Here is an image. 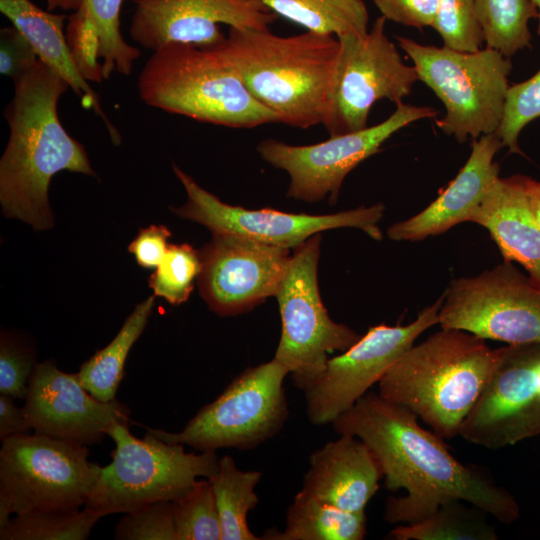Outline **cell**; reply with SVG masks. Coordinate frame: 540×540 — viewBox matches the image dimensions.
<instances>
[{"mask_svg":"<svg viewBox=\"0 0 540 540\" xmlns=\"http://www.w3.org/2000/svg\"><path fill=\"white\" fill-rule=\"evenodd\" d=\"M331 424L337 434L355 436L368 446L388 490L406 491L386 500V522L413 523L452 500L465 501L501 523L518 519L519 505L509 491L458 461L443 439L419 425L417 415L378 393L367 392Z\"/></svg>","mask_w":540,"mask_h":540,"instance_id":"1","label":"cell"},{"mask_svg":"<svg viewBox=\"0 0 540 540\" xmlns=\"http://www.w3.org/2000/svg\"><path fill=\"white\" fill-rule=\"evenodd\" d=\"M14 82L5 109L10 134L0 160V203L8 218L35 230L54 225L48 189L62 171L95 176L84 146L59 120L57 106L69 84L40 59Z\"/></svg>","mask_w":540,"mask_h":540,"instance_id":"2","label":"cell"},{"mask_svg":"<svg viewBox=\"0 0 540 540\" xmlns=\"http://www.w3.org/2000/svg\"><path fill=\"white\" fill-rule=\"evenodd\" d=\"M214 48L279 123L303 129L323 123L338 38L310 31L283 37L268 27H231Z\"/></svg>","mask_w":540,"mask_h":540,"instance_id":"3","label":"cell"},{"mask_svg":"<svg viewBox=\"0 0 540 540\" xmlns=\"http://www.w3.org/2000/svg\"><path fill=\"white\" fill-rule=\"evenodd\" d=\"M496 349L470 332L441 328L413 344L378 383L385 400L412 411L441 439L459 436L496 363Z\"/></svg>","mask_w":540,"mask_h":540,"instance_id":"4","label":"cell"},{"mask_svg":"<svg viewBox=\"0 0 540 540\" xmlns=\"http://www.w3.org/2000/svg\"><path fill=\"white\" fill-rule=\"evenodd\" d=\"M137 88L147 105L200 122L232 128L279 123L214 47L161 46L145 63Z\"/></svg>","mask_w":540,"mask_h":540,"instance_id":"5","label":"cell"},{"mask_svg":"<svg viewBox=\"0 0 540 540\" xmlns=\"http://www.w3.org/2000/svg\"><path fill=\"white\" fill-rule=\"evenodd\" d=\"M106 434L115 443L112 461L99 466L84 505L101 517L156 501H175L199 477L210 478L218 470L216 451L186 452L183 443H168L149 432L140 439L130 432L129 422L112 423Z\"/></svg>","mask_w":540,"mask_h":540,"instance_id":"6","label":"cell"},{"mask_svg":"<svg viewBox=\"0 0 540 540\" xmlns=\"http://www.w3.org/2000/svg\"><path fill=\"white\" fill-rule=\"evenodd\" d=\"M422 81L441 100L437 127L459 142L494 134L501 122L512 70L510 57L486 46L474 52L420 44L396 36Z\"/></svg>","mask_w":540,"mask_h":540,"instance_id":"7","label":"cell"},{"mask_svg":"<svg viewBox=\"0 0 540 540\" xmlns=\"http://www.w3.org/2000/svg\"><path fill=\"white\" fill-rule=\"evenodd\" d=\"M1 441L0 529L12 514L84 507L99 472L87 445L35 431Z\"/></svg>","mask_w":540,"mask_h":540,"instance_id":"8","label":"cell"},{"mask_svg":"<svg viewBox=\"0 0 540 540\" xmlns=\"http://www.w3.org/2000/svg\"><path fill=\"white\" fill-rule=\"evenodd\" d=\"M288 370L276 359L237 375L211 403L203 406L181 431L147 428L168 443H183L199 452L220 448L250 450L284 427L288 403L284 379Z\"/></svg>","mask_w":540,"mask_h":540,"instance_id":"9","label":"cell"},{"mask_svg":"<svg viewBox=\"0 0 540 540\" xmlns=\"http://www.w3.org/2000/svg\"><path fill=\"white\" fill-rule=\"evenodd\" d=\"M320 243L318 233L294 248L275 295L282 330L274 359L302 391L324 371L330 353L346 351L361 337L333 321L323 305L317 275Z\"/></svg>","mask_w":540,"mask_h":540,"instance_id":"10","label":"cell"},{"mask_svg":"<svg viewBox=\"0 0 540 540\" xmlns=\"http://www.w3.org/2000/svg\"><path fill=\"white\" fill-rule=\"evenodd\" d=\"M386 18L378 17L363 36L339 37V52L322 125L329 136L359 131L368 125L372 106L387 99L396 105L418 81L397 46L388 38Z\"/></svg>","mask_w":540,"mask_h":540,"instance_id":"11","label":"cell"},{"mask_svg":"<svg viewBox=\"0 0 540 540\" xmlns=\"http://www.w3.org/2000/svg\"><path fill=\"white\" fill-rule=\"evenodd\" d=\"M443 295L441 328L507 344L540 343V286L512 262L453 280Z\"/></svg>","mask_w":540,"mask_h":540,"instance_id":"12","label":"cell"},{"mask_svg":"<svg viewBox=\"0 0 540 540\" xmlns=\"http://www.w3.org/2000/svg\"><path fill=\"white\" fill-rule=\"evenodd\" d=\"M436 115L432 107L402 102L384 121L362 130L302 146L266 139L258 144L257 151L263 160L289 174L288 197L306 202L328 197L334 205L345 177L356 166L379 152L382 144L402 128Z\"/></svg>","mask_w":540,"mask_h":540,"instance_id":"13","label":"cell"},{"mask_svg":"<svg viewBox=\"0 0 540 540\" xmlns=\"http://www.w3.org/2000/svg\"><path fill=\"white\" fill-rule=\"evenodd\" d=\"M443 299L444 295L407 325L370 327L349 349L329 358L321 375L303 391L309 421L331 424L379 383L415 340L438 324Z\"/></svg>","mask_w":540,"mask_h":540,"instance_id":"14","label":"cell"},{"mask_svg":"<svg viewBox=\"0 0 540 540\" xmlns=\"http://www.w3.org/2000/svg\"><path fill=\"white\" fill-rule=\"evenodd\" d=\"M173 171L186 191L187 201L170 210L181 218L202 224L211 233L236 234L289 249L322 231L342 227L358 228L375 240L383 237L378 226L385 210L382 203L325 215L287 213L271 208L249 210L222 202L178 166L173 165Z\"/></svg>","mask_w":540,"mask_h":540,"instance_id":"15","label":"cell"},{"mask_svg":"<svg viewBox=\"0 0 540 540\" xmlns=\"http://www.w3.org/2000/svg\"><path fill=\"white\" fill-rule=\"evenodd\" d=\"M492 374L459 436L490 450L540 434V343L496 349Z\"/></svg>","mask_w":540,"mask_h":540,"instance_id":"16","label":"cell"},{"mask_svg":"<svg viewBox=\"0 0 540 540\" xmlns=\"http://www.w3.org/2000/svg\"><path fill=\"white\" fill-rule=\"evenodd\" d=\"M200 294L220 316H234L276 295L290 249L231 233H212L199 250Z\"/></svg>","mask_w":540,"mask_h":540,"instance_id":"17","label":"cell"},{"mask_svg":"<svg viewBox=\"0 0 540 540\" xmlns=\"http://www.w3.org/2000/svg\"><path fill=\"white\" fill-rule=\"evenodd\" d=\"M129 34L155 51L169 43L212 48L229 28H267L277 15L257 0H134Z\"/></svg>","mask_w":540,"mask_h":540,"instance_id":"18","label":"cell"},{"mask_svg":"<svg viewBox=\"0 0 540 540\" xmlns=\"http://www.w3.org/2000/svg\"><path fill=\"white\" fill-rule=\"evenodd\" d=\"M30 429L84 445L102 441L109 426L130 422V409L117 399L90 394L77 374L59 370L54 360L36 363L23 406Z\"/></svg>","mask_w":540,"mask_h":540,"instance_id":"19","label":"cell"},{"mask_svg":"<svg viewBox=\"0 0 540 540\" xmlns=\"http://www.w3.org/2000/svg\"><path fill=\"white\" fill-rule=\"evenodd\" d=\"M502 147L495 133L474 139L468 160L456 177L421 212L391 225L388 237L395 241H419L469 222L473 211L499 177V165L494 157Z\"/></svg>","mask_w":540,"mask_h":540,"instance_id":"20","label":"cell"},{"mask_svg":"<svg viewBox=\"0 0 540 540\" xmlns=\"http://www.w3.org/2000/svg\"><path fill=\"white\" fill-rule=\"evenodd\" d=\"M383 477L380 466L359 438L340 435L313 452L301 491L340 509L365 512Z\"/></svg>","mask_w":540,"mask_h":540,"instance_id":"21","label":"cell"},{"mask_svg":"<svg viewBox=\"0 0 540 540\" xmlns=\"http://www.w3.org/2000/svg\"><path fill=\"white\" fill-rule=\"evenodd\" d=\"M525 177H498L469 222L486 228L504 261L521 264L540 286V227L530 206Z\"/></svg>","mask_w":540,"mask_h":540,"instance_id":"22","label":"cell"},{"mask_svg":"<svg viewBox=\"0 0 540 540\" xmlns=\"http://www.w3.org/2000/svg\"><path fill=\"white\" fill-rule=\"evenodd\" d=\"M122 3L123 0H84L68 18L67 43L87 81L102 82L113 72L129 76L141 55L120 32Z\"/></svg>","mask_w":540,"mask_h":540,"instance_id":"23","label":"cell"},{"mask_svg":"<svg viewBox=\"0 0 540 540\" xmlns=\"http://www.w3.org/2000/svg\"><path fill=\"white\" fill-rule=\"evenodd\" d=\"M0 11L31 43L38 58L59 74L81 99L104 122L112 142L121 136L104 113L99 97L78 70L63 32L64 14L42 10L30 0H0Z\"/></svg>","mask_w":540,"mask_h":540,"instance_id":"24","label":"cell"},{"mask_svg":"<svg viewBox=\"0 0 540 540\" xmlns=\"http://www.w3.org/2000/svg\"><path fill=\"white\" fill-rule=\"evenodd\" d=\"M365 512H350L299 491L286 512L284 531L268 529L263 540H362Z\"/></svg>","mask_w":540,"mask_h":540,"instance_id":"25","label":"cell"},{"mask_svg":"<svg viewBox=\"0 0 540 540\" xmlns=\"http://www.w3.org/2000/svg\"><path fill=\"white\" fill-rule=\"evenodd\" d=\"M154 302L155 295L137 304L113 340L84 362L76 373L82 386L98 400H115L126 358L144 331Z\"/></svg>","mask_w":540,"mask_h":540,"instance_id":"26","label":"cell"},{"mask_svg":"<svg viewBox=\"0 0 540 540\" xmlns=\"http://www.w3.org/2000/svg\"><path fill=\"white\" fill-rule=\"evenodd\" d=\"M307 31L336 38L365 35L369 13L363 0H257Z\"/></svg>","mask_w":540,"mask_h":540,"instance_id":"27","label":"cell"},{"mask_svg":"<svg viewBox=\"0 0 540 540\" xmlns=\"http://www.w3.org/2000/svg\"><path fill=\"white\" fill-rule=\"evenodd\" d=\"M262 473L257 470L239 469L229 455L219 458L217 472L209 479L218 508L222 540H258L249 528L247 515L259 498L255 487Z\"/></svg>","mask_w":540,"mask_h":540,"instance_id":"28","label":"cell"},{"mask_svg":"<svg viewBox=\"0 0 540 540\" xmlns=\"http://www.w3.org/2000/svg\"><path fill=\"white\" fill-rule=\"evenodd\" d=\"M487 513L462 500L441 504L427 517L392 529L393 540H496Z\"/></svg>","mask_w":540,"mask_h":540,"instance_id":"29","label":"cell"},{"mask_svg":"<svg viewBox=\"0 0 540 540\" xmlns=\"http://www.w3.org/2000/svg\"><path fill=\"white\" fill-rule=\"evenodd\" d=\"M486 46L507 57L530 47L529 22L538 19L531 0H475Z\"/></svg>","mask_w":540,"mask_h":540,"instance_id":"30","label":"cell"},{"mask_svg":"<svg viewBox=\"0 0 540 540\" xmlns=\"http://www.w3.org/2000/svg\"><path fill=\"white\" fill-rule=\"evenodd\" d=\"M102 518L82 511H42L16 514L0 529L1 540H86Z\"/></svg>","mask_w":540,"mask_h":540,"instance_id":"31","label":"cell"},{"mask_svg":"<svg viewBox=\"0 0 540 540\" xmlns=\"http://www.w3.org/2000/svg\"><path fill=\"white\" fill-rule=\"evenodd\" d=\"M177 540H222V526L208 478L197 479L173 501Z\"/></svg>","mask_w":540,"mask_h":540,"instance_id":"32","label":"cell"},{"mask_svg":"<svg viewBox=\"0 0 540 540\" xmlns=\"http://www.w3.org/2000/svg\"><path fill=\"white\" fill-rule=\"evenodd\" d=\"M200 270L199 250L187 243L169 244L165 257L149 278V286L155 296L180 305L188 300Z\"/></svg>","mask_w":540,"mask_h":540,"instance_id":"33","label":"cell"},{"mask_svg":"<svg viewBox=\"0 0 540 540\" xmlns=\"http://www.w3.org/2000/svg\"><path fill=\"white\" fill-rule=\"evenodd\" d=\"M540 117V68L525 81L509 85L500 125L495 132L510 153L522 154L519 136L523 128Z\"/></svg>","mask_w":540,"mask_h":540,"instance_id":"34","label":"cell"},{"mask_svg":"<svg viewBox=\"0 0 540 540\" xmlns=\"http://www.w3.org/2000/svg\"><path fill=\"white\" fill-rule=\"evenodd\" d=\"M444 46L474 52L484 42L475 0H439L433 27Z\"/></svg>","mask_w":540,"mask_h":540,"instance_id":"35","label":"cell"},{"mask_svg":"<svg viewBox=\"0 0 540 540\" xmlns=\"http://www.w3.org/2000/svg\"><path fill=\"white\" fill-rule=\"evenodd\" d=\"M116 540H177L173 501H156L125 515L115 526Z\"/></svg>","mask_w":540,"mask_h":540,"instance_id":"36","label":"cell"},{"mask_svg":"<svg viewBox=\"0 0 540 540\" xmlns=\"http://www.w3.org/2000/svg\"><path fill=\"white\" fill-rule=\"evenodd\" d=\"M33 349L20 337L2 331L0 337V394L25 400L36 365Z\"/></svg>","mask_w":540,"mask_h":540,"instance_id":"37","label":"cell"},{"mask_svg":"<svg viewBox=\"0 0 540 540\" xmlns=\"http://www.w3.org/2000/svg\"><path fill=\"white\" fill-rule=\"evenodd\" d=\"M38 55L28 39L14 26L0 31V72L13 81L30 71Z\"/></svg>","mask_w":540,"mask_h":540,"instance_id":"38","label":"cell"},{"mask_svg":"<svg viewBox=\"0 0 540 540\" xmlns=\"http://www.w3.org/2000/svg\"><path fill=\"white\" fill-rule=\"evenodd\" d=\"M382 16L405 26L433 27L439 0H373Z\"/></svg>","mask_w":540,"mask_h":540,"instance_id":"39","label":"cell"},{"mask_svg":"<svg viewBox=\"0 0 540 540\" xmlns=\"http://www.w3.org/2000/svg\"><path fill=\"white\" fill-rule=\"evenodd\" d=\"M171 235L165 225H150L139 230L128 250L141 267L156 268L166 255Z\"/></svg>","mask_w":540,"mask_h":540,"instance_id":"40","label":"cell"},{"mask_svg":"<svg viewBox=\"0 0 540 540\" xmlns=\"http://www.w3.org/2000/svg\"><path fill=\"white\" fill-rule=\"evenodd\" d=\"M29 429L24 408L15 404V398L0 394V440Z\"/></svg>","mask_w":540,"mask_h":540,"instance_id":"41","label":"cell"},{"mask_svg":"<svg viewBox=\"0 0 540 540\" xmlns=\"http://www.w3.org/2000/svg\"><path fill=\"white\" fill-rule=\"evenodd\" d=\"M525 184L533 215L540 227V181L526 176Z\"/></svg>","mask_w":540,"mask_h":540,"instance_id":"42","label":"cell"},{"mask_svg":"<svg viewBox=\"0 0 540 540\" xmlns=\"http://www.w3.org/2000/svg\"><path fill=\"white\" fill-rule=\"evenodd\" d=\"M49 10L61 9L64 11H76L84 0H46Z\"/></svg>","mask_w":540,"mask_h":540,"instance_id":"43","label":"cell"},{"mask_svg":"<svg viewBox=\"0 0 540 540\" xmlns=\"http://www.w3.org/2000/svg\"><path fill=\"white\" fill-rule=\"evenodd\" d=\"M533 4L537 7L538 10V25H537V33L540 35V0H531Z\"/></svg>","mask_w":540,"mask_h":540,"instance_id":"44","label":"cell"}]
</instances>
